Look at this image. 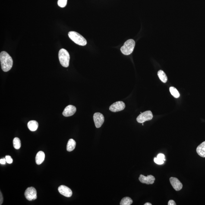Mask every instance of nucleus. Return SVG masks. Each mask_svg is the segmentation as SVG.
Listing matches in <instances>:
<instances>
[{
  "label": "nucleus",
  "mask_w": 205,
  "mask_h": 205,
  "mask_svg": "<svg viewBox=\"0 0 205 205\" xmlns=\"http://www.w3.org/2000/svg\"><path fill=\"white\" fill-rule=\"evenodd\" d=\"M0 61L3 71L7 72L12 68L13 61L11 57L5 51H2L0 54Z\"/></svg>",
  "instance_id": "1"
},
{
  "label": "nucleus",
  "mask_w": 205,
  "mask_h": 205,
  "mask_svg": "<svg viewBox=\"0 0 205 205\" xmlns=\"http://www.w3.org/2000/svg\"><path fill=\"white\" fill-rule=\"evenodd\" d=\"M68 36L70 39L77 45L84 46L87 44L86 39L77 32L70 31L69 32Z\"/></svg>",
  "instance_id": "2"
},
{
  "label": "nucleus",
  "mask_w": 205,
  "mask_h": 205,
  "mask_svg": "<svg viewBox=\"0 0 205 205\" xmlns=\"http://www.w3.org/2000/svg\"><path fill=\"white\" fill-rule=\"evenodd\" d=\"M58 58L60 63L63 67H68L69 65L70 56L69 54L66 50L61 49L58 52Z\"/></svg>",
  "instance_id": "3"
},
{
  "label": "nucleus",
  "mask_w": 205,
  "mask_h": 205,
  "mask_svg": "<svg viewBox=\"0 0 205 205\" xmlns=\"http://www.w3.org/2000/svg\"><path fill=\"white\" fill-rule=\"evenodd\" d=\"M135 45V42L133 39H128L121 48V52L124 55H130L132 53Z\"/></svg>",
  "instance_id": "4"
},
{
  "label": "nucleus",
  "mask_w": 205,
  "mask_h": 205,
  "mask_svg": "<svg viewBox=\"0 0 205 205\" xmlns=\"http://www.w3.org/2000/svg\"><path fill=\"white\" fill-rule=\"evenodd\" d=\"M153 118V115L151 111H147L140 113L137 117V120L139 123H143L145 121H150Z\"/></svg>",
  "instance_id": "5"
},
{
  "label": "nucleus",
  "mask_w": 205,
  "mask_h": 205,
  "mask_svg": "<svg viewBox=\"0 0 205 205\" xmlns=\"http://www.w3.org/2000/svg\"><path fill=\"white\" fill-rule=\"evenodd\" d=\"M37 192L34 187L28 188L25 192L24 195L26 198L29 201L36 200L37 198Z\"/></svg>",
  "instance_id": "6"
},
{
  "label": "nucleus",
  "mask_w": 205,
  "mask_h": 205,
  "mask_svg": "<svg viewBox=\"0 0 205 205\" xmlns=\"http://www.w3.org/2000/svg\"><path fill=\"white\" fill-rule=\"evenodd\" d=\"M93 118L96 128H100L104 122L105 118L103 115L100 113L96 112L93 115Z\"/></svg>",
  "instance_id": "7"
},
{
  "label": "nucleus",
  "mask_w": 205,
  "mask_h": 205,
  "mask_svg": "<svg viewBox=\"0 0 205 205\" xmlns=\"http://www.w3.org/2000/svg\"><path fill=\"white\" fill-rule=\"evenodd\" d=\"M125 107V103L121 101H118L113 103L109 107V110L113 112H117L123 110Z\"/></svg>",
  "instance_id": "8"
},
{
  "label": "nucleus",
  "mask_w": 205,
  "mask_h": 205,
  "mask_svg": "<svg viewBox=\"0 0 205 205\" xmlns=\"http://www.w3.org/2000/svg\"><path fill=\"white\" fill-rule=\"evenodd\" d=\"M170 182L174 189L176 191H179L182 189L183 184L178 178L171 177L169 178Z\"/></svg>",
  "instance_id": "9"
},
{
  "label": "nucleus",
  "mask_w": 205,
  "mask_h": 205,
  "mask_svg": "<svg viewBox=\"0 0 205 205\" xmlns=\"http://www.w3.org/2000/svg\"><path fill=\"white\" fill-rule=\"evenodd\" d=\"M139 181L143 184H153L154 183L156 178L153 175H150L147 176H144L142 174H140L139 178Z\"/></svg>",
  "instance_id": "10"
},
{
  "label": "nucleus",
  "mask_w": 205,
  "mask_h": 205,
  "mask_svg": "<svg viewBox=\"0 0 205 205\" xmlns=\"http://www.w3.org/2000/svg\"><path fill=\"white\" fill-rule=\"evenodd\" d=\"M58 191L60 194L66 197H69L72 195V191L71 190L65 185L60 186L58 188Z\"/></svg>",
  "instance_id": "11"
},
{
  "label": "nucleus",
  "mask_w": 205,
  "mask_h": 205,
  "mask_svg": "<svg viewBox=\"0 0 205 205\" xmlns=\"http://www.w3.org/2000/svg\"><path fill=\"white\" fill-rule=\"evenodd\" d=\"M77 111L75 106L72 105H68L64 109L63 115L65 117H70L74 115Z\"/></svg>",
  "instance_id": "12"
},
{
  "label": "nucleus",
  "mask_w": 205,
  "mask_h": 205,
  "mask_svg": "<svg viewBox=\"0 0 205 205\" xmlns=\"http://www.w3.org/2000/svg\"><path fill=\"white\" fill-rule=\"evenodd\" d=\"M197 153L202 157L205 158V141L203 142L197 149Z\"/></svg>",
  "instance_id": "13"
},
{
  "label": "nucleus",
  "mask_w": 205,
  "mask_h": 205,
  "mask_svg": "<svg viewBox=\"0 0 205 205\" xmlns=\"http://www.w3.org/2000/svg\"><path fill=\"white\" fill-rule=\"evenodd\" d=\"M45 159V154L44 152L42 151L38 152L36 157V164L40 165L44 161Z\"/></svg>",
  "instance_id": "14"
},
{
  "label": "nucleus",
  "mask_w": 205,
  "mask_h": 205,
  "mask_svg": "<svg viewBox=\"0 0 205 205\" xmlns=\"http://www.w3.org/2000/svg\"><path fill=\"white\" fill-rule=\"evenodd\" d=\"M27 127L30 131H34L37 129L39 124L36 121H30L28 123Z\"/></svg>",
  "instance_id": "15"
},
{
  "label": "nucleus",
  "mask_w": 205,
  "mask_h": 205,
  "mask_svg": "<svg viewBox=\"0 0 205 205\" xmlns=\"http://www.w3.org/2000/svg\"><path fill=\"white\" fill-rule=\"evenodd\" d=\"M76 143L74 140L72 139H70L67 143V150L68 152H71L75 149Z\"/></svg>",
  "instance_id": "16"
},
{
  "label": "nucleus",
  "mask_w": 205,
  "mask_h": 205,
  "mask_svg": "<svg viewBox=\"0 0 205 205\" xmlns=\"http://www.w3.org/2000/svg\"><path fill=\"white\" fill-rule=\"evenodd\" d=\"M157 74L159 78L162 83H166L168 80V77H167L166 74L162 70H159Z\"/></svg>",
  "instance_id": "17"
},
{
  "label": "nucleus",
  "mask_w": 205,
  "mask_h": 205,
  "mask_svg": "<svg viewBox=\"0 0 205 205\" xmlns=\"http://www.w3.org/2000/svg\"><path fill=\"white\" fill-rule=\"evenodd\" d=\"M133 200L130 197H124L120 202L121 205H130L133 203Z\"/></svg>",
  "instance_id": "18"
},
{
  "label": "nucleus",
  "mask_w": 205,
  "mask_h": 205,
  "mask_svg": "<svg viewBox=\"0 0 205 205\" xmlns=\"http://www.w3.org/2000/svg\"><path fill=\"white\" fill-rule=\"evenodd\" d=\"M169 91L171 95L174 98H178L179 97L180 94L179 92H178V91L174 87H171L169 88Z\"/></svg>",
  "instance_id": "19"
},
{
  "label": "nucleus",
  "mask_w": 205,
  "mask_h": 205,
  "mask_svg": "<svg viewBox=\"0 0 205 205\" xmlns=\"http://www.w3.org/2000/svg\"><path fill=\"white\" fill-rule=\"evenodd\" d=\"M13 144L14 147L16 149H20L21 146V143L20 139L18 137H15L13 140Z\"/></svg>",
  "instance_id": "20"
},
{
  "label": "nucleus",
  "mask_w": 205,
  "mask_h": 205,
  "mask_svg": "<svg viewBox=\"0 0 205 205\" xmlns=\"http://www.w3.org/2000/svg\"><path fill=\"white\" fill-rule=\"evenodd\" d=\"M67 2V0H58V6L64 8L66 6Z\"/></svg>",
  "instance_id": "21"
},
{
  "label": "nucleus",
  "mask_w": 205,
  "mask_h": 205,
  "mask_svg": "<svg viewBox=\"0 0 205 205\" xmlns=\"http://www.w3.org/2000/svg\"><path fill=\"white\" fill-rule=\"evenodd\" d=\"M154 162L158 165H162L164 163L163 160H161L160 159H158L157 157L155 158L154 159Z\"/></svg>",
  "instance_id": "22"
},
{
  "label": "nucleus",
  "mask_w": 205,
  "mask_h": 205,
  "mask_svg": "<svg viewBox=\"0 0 205 205\" xmlns=\"http://www.w3.org/2000/svg\"><path fill=\"white\" fill-rule=\"evenodd\" d=\"M5 159L7 163L8 164H11L12 163L13 160L12 158L9 156H5Z\"/></svg>",
  "instance_id": "23"
},
{
  "label": "nucleus",
  "mask_w": 205,
  "mask_h": 205,
  "mask_svg": "<svg viewBox=\"0 0 205 205\" xmlns=\"http://www.w3.org/2000/svg\"><path fill=\"white\" fill-rule=\"evenodd\" d=\"M159 159H161V160H163L165 159V155L162 153H159V154L158 155L157 157H156Z\"/></svg>",
  "instance_id": "24"
},
{
  "label": "nucleus",
  "mask_w": 205,
  "mask_h": 205,
  "mask_svg": "<svg viewBox=\"0 0 205 205\" xmlns=\"http://www.w3.org/2000/svg\"><path fill=\"white\" fill-rule=\"evenodd\" d=\"M168 205H175L176 203H175V202L174 200H169L168 203Z\"/></svg>",
  "instance_id": "25"
},
{
  "label": "nucleus",
  "mask_w": 205,
  "mask_h": 205,
  "mask_svg": "<svg viewBox=\"0 0 205 205\" xmlns=\"http://www.w3.org/2000/svg\"><path fill=\"white\" fill-rule=\"evenodd\" d=\"M1 195H0V205H2V203H3V196L2 194V193H1Z\"/></svg>",
  "instance_id": "26"
},
{
  "label": "nucleus",
  "mask_w": 205,
  "mask_h": 205,
  "mask_svg": "<svg viewBox=\"0 0 205 205\" xmlns=\"http://www.w3.org/2000/svg\"><path fill=\"white\" fill-rule=\"evenodd\" d=\"M6 162L5 158L0 159V163L2 165H5Z\"/></svg>",
  "instance_id": "27"
},
{
  "label": "nucleus",
  "mask_w": 205,
  "mask_h": 205,
  "mask_svg": "<svg viewBox=\"0 0 205 205\" xmlns=\"http://www.w3.org/2000/svg\"><path fill=\"white\" fill-rule=\"evenodd\" d=\"M144 205H152V203H145Z\"/></svg>",
  "instance_id": "28"
},
{
  "label": "nucleus",
  "mask_w": 205,
  "mask_h": 205,
  "mask_svg": "<svg viewBox=\"0 0 205 205\" xmlns=\"http://www.w3.org/2000/svg\"><path fill=\"white\" fill-rule=\"evenodd\" d=\"M142 124H142V125H144L143 123H142Z\"/></svg>",
  "instance_id": "29"
}]
</instances>
